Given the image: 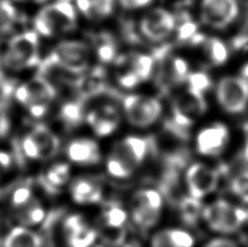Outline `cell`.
Listing matches in <instances>:
<instances>
[{
	"label": "cell",
	"mask_w": 248,
	"mask_h": 247,
	"mask_svg": "<svg viewBox=\"0 0 248 247\" xmlns=\"http://www.w3.org/2000/svg\"><path fill=\"white\" fill-rule=\"evenodd\" d=\"M60 117L66 125L77 126L81 123L85 114V101L78 99L77 101H71L65 104L61 109Z\"/></svg>",
	"instance_id": "cell-28"
},
{
	"label": "cell",
	"mask_w": 248,
	"mask_h": 247,
	"mask_svg": "<svg viewBox=\"0 0 248 247\" xmlns=\"http://www.w3.org/2000/svg\"><path fill=\"white\" fill-rule=\"evenodd\" d=\"M57 96V88L47 78L37 76L16 88L15 97L34 118H42L47 112L49 103Z\"/></svg>",
	"instance_id": "cell-4"
},
{
	"label": "cell",
	"mask_w": 248,
	"mask_h": 247,
	"mask_svg": "<svg viewBox=\"0 0 248 247\" xmlns=\"http://www.w3.org/2000/svg\"><path fill=\"white\" fill-rule=\"evenodd\" d=\"M243 159L245 161H248V140L245 144L244 149H243Z\"/></svg>",
	"instance_id": "cell-37"
},
{
	"label": "cell",
	"mask_w": 248,
	"mask_h": 247,
	"mask_svg": "<svg viewBox=\"0 0 248 247\" xmlns=\"http://www.w3.org/2000/svg\"><path fill=\"white\" fill-rule=\"evenodd\" d=\"M17 22V11L8 0H0V34L12 32Z\"/></svg>",
	"instance_id": "cell-29"
},
{
	"label": "cell",
	"mask_w": 248,
	"mask_h": 247,
	"mask_svg": "<svg viewBox=\"0 0 248 247\" xmlns=\"http://www.w3.org/2000/svg\"><path fill=\"white\" fill-rule=\"evenodd\" d=\"M46 216V211L44 209L41 202L33 198L28 204L19 208L17 213V220H19L21 226L23 227H32L41 223Z\"/></svg>",
	"instance_id": "cell-26"
},
{
	"label": "cell",
	"mask_w": 248,
	"mask_h": 247,
	"mask_svg": "<svg viewBox=\"0 0 248 247\" xmlns=\"http://www.w3.org/2000/svg\"><path fill=\"white\" fill-rule=\"evenodd\" d=\"M202 219L210 230L231 234L247 221L248 211L225 200H218L203 207Z\"/></svg>",
	"instance_id": "cell-5"
},
{
	"label": "cell",
	"mask_w": 248,
	"mask_h": 247,
	"mask_svg": "<svg viewBox=\"0 0 248 247\" xmlns=\"http://www.w3.org/2000/svg\"><path fill=\"white\" fill-rule=\"evenodd\" d=\"M10 130V120L3 105L0 104V139L4 138Z\"/></svg>",
	"instance_id": "cell-34"
},
{
	"label": "cell",
	"mask_w": 248,
	"mask_h": 247,
	"mask_svg": "<svg viewBox=\"0 0 248 247\" xmlns=\"http://www.w3.org/2000/svg\"><path fill=\"white\" fill-rule=\"evenodd\" d=\"M162 209L148 208V207L132 206V219L137 227L141 230H148V229L156 226L161 217Z\"/></svg>",
	"instance_id": "cell-27"
},
{
	"label": "cell",
	"mask_w": 248,
	"mask_h": 247,
	"mask_svg": "<svg viewBox=\"0 0 248 247\" xmlns=\"http://www.w3.org/2000/svg\"><path fill=\"white\" fill-rule=\"evenodd\" d=\"M48 58L66 71L81 76L90 67L91 48L79 41H63L52 49Z\"/></svg>",
	"instance_id": "cell-9"
},
{
	"label": "cell",
	"mask_w": 248,
	"mask_h": 247,
	"mask_svg": "<svg viewBox=\"0 0 248 247\" xmlns=\"http://www.w3.org/2000/svg\"><path fill=\"white\" fill-rule=\"evenodd\" d=\"M139 29L143 37L153 43H160L170 37L176 29V17L170 10L156 7L140 17Z\"/></svg>",
	"instance_id": "cell-10"
},
{
	"label": "cell",
	"mask_w": 248,
	"mask_h": 247,
	"mask_svg": "<svg viewBox=\"0 0 248 247\" xmlns=\"http://www.w3.org/2000/svg\"><path fill=\"white\" fill-rule=\"evenodd\" d=\"M116 0H75L77 8L91 20H101L113 12Z\"/></svg>",
	"instance_id": "cell-22"
},
{
	"label": "cell",
	"mask_w": 248,
	"mask_h": 247,
	"mask_svg": "<svg viewBox=\"0 0 248 247\" xmlns=\"http://www.w3.org/2000/svg\"><path fill=\"white\" fill-rule=\"evenodd\" d=\"M77 8L72 0H56L34 17L35 32L45 37L71 32L77 28Z\"/></svg>",
	"instance_id": "cell-2"
},
{
	"label": "cell",
	"mask_w": 248,
	"mask_h": 247,
	"mask_svg": "<svg viewBox=\"0 0 248 247\" xmlns=\"http://www.w3.org/2000/svg\"><path fill=\"white\" fill-rule=\"evenodd\" d=\"M199 19L211 30L222 31L233 25L241 13L237 0H202Z\"/></svg>",
	"instance_id": "cell-8"
},
{
	"label": "cell",
	"mask_w": 248,
	"mask_h": 247,
	"mask_svg": "<svg viewBox=\"0 0 248 247\" xmlns=\"http://www.w3.org/2000/svg\"><path fill=\"white\" fill-rule=\"evenodd\" d=\"M229 139L228 126L223 123H214L199 132L196 138V149L202 156H218L224 151Z\"/></svg>",
	"instance_id": "cell-13"
},
{
	"label": "cell",
	"mask_w": 248,
	"mask_h": 247,
	"mask_svg": "<svg viewBox=\"0 0 248 247\" xmlns=\"http://www.w3.org/2000/svg\"><path fill=\"white\" fill-rule=\"evenodd\" d=\"M230 189L242 201L248 204V171H243L234 176L230 184Z\"/></svg>",
	"instance_id": "cell-30"
},
{
	"label": "cell",
	"mask_w": 248,
	"mask_h": 247,
	"mask_svg": "<svg viewBox=\"0 0 248 247\" xmlns=\"http://www.w3.org/2000/svg\"><path fill=\"white\" fill-rule=\"evenodd\" d=\"M3 67L11 71H21L37 67L41 62L39 39L35 31H25L13 36L1 57Z\"/></svg>",
	"instance_id": "cell-3"
},
{
	"label": "cell",
	"mask_w": 248,
	"mask_h": 247,
	"mask_svg": "<svg viewBox=\"0 0 248 247\" xmlns=\"http://www.w3.org/2000/svg\"><path fill=\"white\" fill-rule=\"evenodd\" d=\"M210 58L212 61L217 63H222L225 61L228 57V51L227 48L223 45L222 43L219 41H212L210 43Z\"/></svg>",
	"instance_id": "cell-32"
},
{
	"label": "cell",
	"mask_w": 248,
	"mask_h": 247,
	"mask_svg": "<svg viewBox=\"0 0 248 247\" xmlns=\"http://www.w3.org/2000/svg\"><path fill=\"white\" fill-rule=\"evenodd\" d=\"M70 178V167L66 164L51 166L41 178V183L49 193H57L59 188L68 182Z\"/></svg>",
	"instance_id": "cell-23"
},
{
	"label": "cell",
	"mask_w": 248,
	"mask_h": 247,
	"mask_svg": "<svg viewBox=\"0 0 248 247\" xmlns=\"http://www.w3.org/2000/svg\"><path fill=\"white\" fill-rule=\"evenodd\" d=\"M73 86L78 93L79 99L82 100H91L105 94L108 88L106 85V72L104 68L95 67L91 71L84 72L78 77Z\"/></svg>",
	"instance_id": "cell-16"
},
{
	"label": "cell",
	"mask_w": 248,
	"mask_h": 247,
	"mask_svg": "<svg viewBox=\"0 0 248 247\" xmlns=\"http://www.w3.org/2000/svg\"><path fill=\"white\" fill-rule=\"evenodd\" d=\"M153 140L141 136H127L114 145L107 159V171L117 179H125L136 171L152 151Z\"/></svg>",
	"instance_id": "cell-1"
},
{
	"label": "cell",
	"mask_w": 248,
	"mask_h": 247,
	"mask_svg": "<svg viewBox=\"0 0 248 247\" xmlns=\"http://www.w3.org/2000/svg\"><path fill=\"white\" fill-rule=\"evenodd\" d=\"M216 97L225 112L243 113L248 107V80L237 76L222 77L217 84Z\"/></svg>",
	"instance_id": "cell-6"
},
{
	"label": "cell",
	"mask_w": 248,
	"mask_h": 247,
	"mask_svg": "<svg viewBox=\"0 0 248 247\" xmlns=\"http://www.w3.org/2000/svg\"><path fill=\"white\" fill-rule=\"evenodd\" d=\"M127 214L119 204H110L101 213L99 233L104 243L109 247L122 245L126 235Z\"/></svg>",
	"instance_id": "cell-11"
},
{
	"label": "cell",
	"mask_w": 248,
	"mask_h": 247,
	"mask_svg": "<svg viewBox=\"0 0 248 247\" xmlns=\"http://www.w3.org/2000/svg\"><path fill=\"white\" fill-rule=\"evenodd\" d=\"M66 156L78 165H96L101 159L98 144L90 139L72 140L66 147Z\"/></svg>",
	"instance_id": "cell-18"
},
{
	"label": "cell",
	"mask_w": 248,
	"mask_h": 247,
	"mask_svg": "<svg viewBox=\"0 0 248 247\" xmlns=\"http://www.w3.org/2000/svg\"><path fill=\"white\" fill-rule=\"evenodd\" d=\"M26 138L36 151L38 160H47L55 157L59 149V139L45 124H36Z\"/></svg>",
	"instance_id": "cell-17"
},
{
	"label": "cell",
	"mask_w": 248,
	"mask_h": 247,
	"mask_svg": "<svg viewBox=\"0 0 248 247\" xmlns=\"http://www.w3.org/2000/svg\"><path fill=\"white\" fill-rule=\"evenodd\" d=\"M86 122L98 136L111 135L120 123V113L111 105H104L86 113Z\"/></svg>",
	"instance_id": "cell-15"
},
{
	"label": "cell",
	"mask_w": 248,
	"mask_h": 247,
	"mask_svg": "<svg viewBox=\"0 0 248 247\" xmlns=\"http://www.w3.org/2000/svg\"><path fill=\"white\" fill-rule=\"evenodd\" d=\"M205 247H238L235 242L230 240V239H224V237H217L208 242L205 245Z\"/></svg>",
	"instance_id": "cell-35"
},
{
	"label": "cell",
	"mask_w": 248,
	"mask_h": 247,
	"mask_svg": "<svg viewBox=\"0 0 248 247\" xmlns=\"http://www.w3.org/2000/svg\"><path fill=\"white\" fill-rule=\"evenodd\" d=\"M122 104L127 121L136 127L150 126L158 121L162 113L161 101L154 96L127 95Z\"/></svg>",
	"instance_id": "cell-7"
},
{
	"label": "cell",
	"mask_w": 248,
	"mask_h": 247,
	"mask_svg": "<svg viewBox=\"0 0 248 247\" xmlns=\"http://www.w3.org/2000/svg\"><path fill=\"white\" fill-rule=\"evenodd\" d=\"M92 41L96 55L101 62L109 63L117 58L118 47L111 35L105 32L93 34Z\"/></svg>",
	"instance_id": "cell-24"
},
{
	"label": "cell",
	"mask_w": 248,
	"mask_h": 247,
	"mask_svg": "<svg viewBox=\"0 0 248 247\" xmlns=\"http://www.w3.org/2000/svg\"><path fill=\"white\" fill-rule=\"evenodd\" d=\"M117 247H140V246H137L135 244H122V245H119Z\"/></svg>",
	"instance_id": "cell-39"
},
{
	"label": "cell",
	"mask_w": 248,
	"mask_h": 247,
	"mask_svg": "<svg viewBox=\"0 0 248 247\" xmlns=\"http://www.w3.org/2000/svg\"><path fill=\"white\" fill-rule=\"evenodd\" d=\"M19 1H24V2H33V3H44V2H46L47 0H19Z\"/></svg>",
	"instance_id": "cell-38"
},
{
	"label": "cell",
	"mask_w": 248,
	"mask_h": 247,
	"mask_svg": "<svg viewBox=\"0 0 248 247\" xmlns=\"http://www.w3.org/2000/svg\"><path fill=\"white\" fill-rule=\"evenodd\" d=\"M42 236L23 226L13 228L3 242V247H42Z\"/></svg>",
	"instance_id": "cell-21"
},
{
	"label": "cell",
	"mask_w": 248,
	"mask_h": 247,
	"mask_svg": "<svg viewBox=\"0 0 248 247\" xmlns=\"http://www.w3.org/2000/svg\"><path fill=\"white\" fill-rule=\"evenodd\" d=\"M33 194L32 189L28 185H22V186L17 187L12 194V200L11 204L15 208L19 209L21 207L28 204L30 201L33 200Z\"/></svg>",
	"instance_id": "cell-31"
},
{
	"label": "cell",
	"mask_w": 248,
	"mask_h": 247,
	"mask_svg": "<svg viewBox=\"0 0 248 247\" xmlns=\"http://www.w3.org/2000/svg\"><path fill=\"white\" fill-rule=\"evenodd\" d=\"M180 216L182 221L187 227H194L198 223L199 219L202 218L203 207L201 200L193 196H183L178 202Z\"/></svg>",
	"instance_id": "cell-25"
},
{
	"label": "cell",
	"mask_w": 248,
	"mask_h": 247,
	"mask_svg": "<svg viewBox=\"0 0 248 247\" xmlns=\"http://www.w3.org/2000/svg\"><path fill=\"white\" fill-rule=\"evenodd\" d=\"M219 173L214 168L202 162L190 165L185 172V184L190 196L202 200L216 191Z\"/></svg>",
	"instance_id": "cell-12"
},
{
	"label": "cell",
	"mask_w": 248,
	"mask_h": 247,
	"mask_svg": "<svg viewBox=\"0 0 248 247\" xmlns=\"http://www.w3.org/2000/svg\"><path fill=\"white\" fill-rule=\"evenodd\" d=\"M194 237L187 231L180 229H166L153 236L152 247H193Z\"/></svg>",
	"instance_id": "cell-20"
},
{
	"label": "cell",
	"mask_w": 248,
	"mask_h": 247,
	"mask_svg": "<svg viewBox=\"0 0 248 247\" xmlns=\"http://www.w3.org/2000/svg\"><path fill=\"white\" fill-rule=\"evenodd\" d=\"M63 232L69 247H92L98 237V232L79 215H72L65 219Z\"/></svg>",
	"instance_id": "cell-14"
},
{
	"label": "cell",
	"mask_w": 248,
	"mask_h": 247,
	"mask_svg": "<svg viewBox=\"0 0 248 247\" xmlns=\"http://www.w3.org/2000/svg\"><path fill=\"white\" fill-rule=\"evenodd\" d=\"M72 200L79 205L97 204L103 198V187L91 179L79 178L71 184Z\"/></svg>",
	"instance_id": "cell-19"
},
{
	"label": "cell",
	"mask_w": 248,
	"mask_h": 247,
	"mask_svg": "<svg viewBox=\"0 0 248 247\" xmlns=\"http://www.w3.org/2000/svg\"><path fill=\"white\" fill-rule=\"evenodd\" d=\"M12 158L9 154L0 151V176L11 167Z\"/></svg>",
	"instance_id": "cell-36"
},
{
	"label": "cell",
	"mask_w": 248,
	"mask_h": 247,
	"mask_svg": "<svg viewBox=\"0 0 248 247\" xmlns=\"http://www.w3.org/2000/svg\"><path fill=\"white\" fill-rule=\"evenodd\" d=\"M154 0H119L121 6L128 10H135V9H144L149 7Z\"/></svg>",
	"instance_id": "cell-33"
}]
</instances>
